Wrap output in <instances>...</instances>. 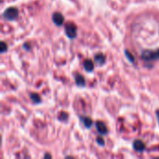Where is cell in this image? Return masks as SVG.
I'll list each match as a JSON object with an SVG mask.
<instances>
[{"instance_id":"4","label":"cell","mask_w":159,"mask_h":159,"mask_svg":"<svg viewBox=\"0 0 159 159\" xmlns=\"http://www.w3.org/2000/svg\"><path fill=\"white\" fill-rule=\"evenodd\" d=\"M52 20H53V22H54L57 26H60V25H61V24L63 23L64 18H63V16H62L61 13L55 12V13L52 15Z\"/></svg>"},{"instance_id":"10","label":"cell","mask_w":159,"mask_h":159,"mask_svg":"<svg viewBox=\"0 0 159 159\" xmlns=\"http://www.w3.org/2000/svg\"><path fill=\"white\" fill-rule=\"evenodd\" d=\"M30 99H31V101L34 103H39V102H41V98L36 93H31L30 94Z\"/></svg>"},{"instance_id":"17","label":"cell","mask_w":159,"mask_h":159,"mask_svg":"<svg viewBox=\"0 0 159 159\" xmlns=\"http://www.w3.org/2000/svg\"><path fill=\"white\" fill-rule=\"evenodd\" d=\"M44 157H51V156L50 155H45Z\"/></svg>"},{"instance_id":"11","label":"cell","mask_w":159,"mask_h":159,"mask_svg":"<svg viewBox=\"0 0 159 159\" xmlns=\"http://www.w3.org/2000/svg\"><path fill=\"white\" fill-rule=\"evenodd\" d=\"M81 120L83 121V124L85 125L86 128H89L91 126V124H92L91 119L89 118V117H83V118H81Z\"/></svg>"},{"instance_id":"3","label":"cell","mask_w":159,"mask_h":159,"mask_svg":"<svg viewBox=\"0 0 159 159\" xmlns=\"http://www.w3.org/2000/svg\"><path fill=\"white\" fill-rule=\"evenodd\" d=\"M64 30H65L66 35H67L69 38L73 39V38H75V37L76 36V26H75L74 23H71V22H70V23L66 24Z\"/></svg>"},{"instance_id":"5","label":"cell","mask_w":159,"mask_h":159,"mask_svg":"<svg viewBox=\"0 0 159 159\" xmlns=\"http://www.w3.org/2000/svg\"><path fill=\"white\" fill-rule=\"evenodd\" d=\"M96 129H97L98 132L102 135H104L107 133V128H106L105 124L102 121H98L96 123Z\"/></svg>"},{"instance_id":"7","label":"cell","mask_w":159,"mask_h":159,"mask_svg":"<svg viewBox=\"0 0 159 159\" xmlns=\"http://www.w3.org/2000/svg\"><path fill=\"white\" fill-rule=\"evenodd\" d=\"M83 66H84V69L87 72H91L94 69V63L90 60H86L84 61V63H83Z\"/></svg>"},{"instance_id":"15","label":"cell","mask_w":159,"mask_h":159,"mask_svg":"<svg viewBox=\"0 0 159 159\" xmlns=\"http://www.w3.org/2000/svg\"><path fill=\"white\" fill-rule=\"evenodd\" d=\"M97 143L101 145V146H102V145H104V141L101 138V137H99L98 139H97Z\"/></svg>"},{"instance_id":"8","label":"cell","mask_w":159,"mask_h":159,"mask_svg":"<svg viewBox=\"0 0 159 159\" xmlns=\"http://www.w3.org/2000/svg\"><path fill=\"white\" fill-rule=\"evenodd\" d=\"M94 60H95V62H96L97 64L102 65V64L104 63V61H105V56H104L103 54H102V53H99V54H97V55L95 56Z\"/></svg>"},{"instance_id":"2","label":"cell","mask_w":159,"mask_h":159,"mask_svg":"<svg viewBox=\"0 0 159 159\" xmlns=\"http://www.w3.org/2000/svg\"><path fill=\"white\" fill-rule=\"evenodd\" d=\"M19 15V11L16 7H8L7 8L4 13H3V17L6 19V20H15Z\"/></svg>"},{"instance_id":"9","label":"cell","mask_w":159,"mask_h":159,"mask_svg":"<svg viewBox=\"0 0 159 159\" xmlns=\"http://www.w3.org/2000/svg\"><path fill=\"white\" fill-rule=\"evenodd\" d=\"M75 83H76V85L79 86V87H84L86 82H85V79H84V77H83L82 75L76 74V75H75Z\"/></svg>"},{"instance_id":"6","label":"cell","mask_w":159,"mask_h":159,"mask_svg":"<svg viewBox=\"0 0 159 159\" xmlns=\"http://www.w3.org/2000/svg\"><path fill=\"white\" fill-rule=\"evenodd\" d=\"M133 148H134V150L137 151V152H143V151L145 149V144H144L142 141L136 140V141L133 143Z\"/></svg>"},{"instance_id":"13","label":"cell","mask_w":159,"mask_h":159,"mask_svg":"<svg viewBox=\"0 0 159 159\" xmlns=\"http://www.w3.org/2000/svg\"><path fill=\"white\" fill-rule=\"evenodd\" d=\"M1 52L2 53H4V52H6L7 51V45H6V43L5 42H2L1 43Z\"/></svg>"},{"instance_id":"14","label":"cell","mask_w":159,"mask_h":159,"mask_svg":"<svg viewBox=\"0 0 159 159\" xmlns=\"http://www.w3.org/2000/svg\"><path fill=\"white\" fill-rule=\"evenodd\" d=\"M125 53H126V56L129 58V60L131 62H133V61H134V58H132V57H131V54H130L129 51H125Z\"/></svg>"},{"instance_id":"16","label":"cell","mask_w":159,"mask_h":159,"mask_svg":"<svg viewBox=\"0 0 159 159\" xmlns=\"http://www.w3.org/2000/svg\"><path fill=\"white\" fill-rule=\"evenodd\" d=\"M156 114H157V120L159 121V111L157 112H156Z\"/></svg>"},{"instance_id":"12","label":"cell","mask_w":159,"mask_h":159,"mask_svg":"<svg viewBox=\"0 0 159 159\" xmlns=\"http://www.w3.org/2000/svg\"><path fill=\"white\" fill-rule=\"evenodd\" d=\"M68 118V115L66 113H61V115L59 116V119H61V121H65Z\"/></svg>"},{"instance_id":"1","label":"cell","mask_w":159,"mask_h":159,"mask_svg":"<svg viewBox=\"0 0 159 159\" xmlns=\"http://www.w3.org/2000/svg\"><path fill=\"white\" fill-rule=\"evenodd\" d=\"M141 58L145 61H154L159 60V48L155 50H143L141 53Z\"/></svg>"}]
</instances>
